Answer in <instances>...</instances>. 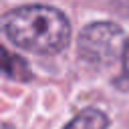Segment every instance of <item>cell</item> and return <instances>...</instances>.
<instances>
[{
  "label": "cell",
  "instance_id": "obj_2",
  "mask_svg": "<svg viewBox=\"0 0 129 129\" xmlns=\"http://www.w3.org/2000/svg\"><path fill=\"white\" fill-rule=\"evenodd\" d=\"M125 32L115 22H93L85 26L77 38L79 56L95 67H107L123 52Z\"/></svg>",
  "mask_w": 129,
  "mask_h": 129
},
{
  "label": "cell",
  "instance_id": "obj_3",
  "mask_svg": "<svg viewBox=\"0 0 129 129\" xmlns=\"http://www.w3.org/2000/svg\"><path fill=\"white\" fill-rule=\"evenodd\" d=\"M0 73L8 75L10 79H16V81H30L32 79L28 62L24 58H20L18 54L6 50L4 46H0Z\"/></svg>",
  "mask_w": 129,
  "mask_h": 129
},
{
  "label": "cell",
  "instance_id": "obj_4",
  "mask_svg": "<svg viewBox=\"0 0 129 129\" xmlns=\"http://www.w3.org/2000/svg\"><path fill=\"white\" fill-rule=\"evenodd\" d=\"M109 117L99 109H85L62 129H107Z\"/></svg>",
  "mask_w": 129,
  "mask_h": 129
},
{
  "label": "cell",
  "instance_id": "obj_6",
  "mask_svg": "<svg viewBox=\"0 0 129 129\" xmlns=\"http://www.w3.org/2000/svg\"><path fill=\"white\" fill-rule=\"evenodd\" d=\"M0 129H14L10 123H4V121H0Z\"/></svg>",
  "mask_w": 129,
  "mask_h": 129
},
{
  "label": "cell",
  "instance_id": "obj_5",
  "mask_svg": "<svg viewBox=\"0 0 129 129\" xmlns=\"http://www.w3.org/2000/svg\"><path fill=\"white\" fill-rule=\"evenodd\" d=\"M121 60H123V81H129V38H127L125 44H123Z\"/></svg>",
  "mask_w": 129,
  "mask_h": 129
},
{
  "label": "cell",
  "instance_id": "obj_1",
  "mask_svg": "<svg viewBox=\"0 0 129 129\" xmlns=\"http://www.w3.org/2000/svg\"><path fill=\"white\" fill-rule=\"evenodd\" d=\"M0 28L16 46L36 54H56L71 42V24L52 6L28 4L14 8L2 16Z\"/></svg>",
  "mask_w": 129,
  "mask_h": 129
}]
</instances>
